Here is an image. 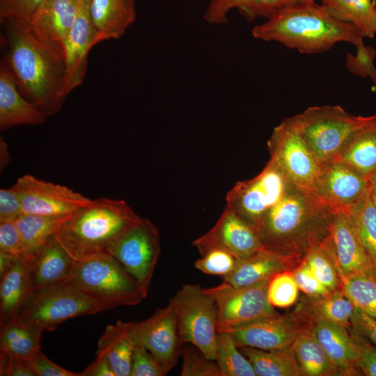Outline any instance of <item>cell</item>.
I'll use <instances>...</instances> for the list:
<instances>
[{
    "label": "cell",
    "instance_id": "38",
    "mask_svg": "<svg viewBox=\"0 0 376 376\" xmlns=\"http://www.w3.org/2000/svg\"><path fill=\"white\" fill-rule=\"evenodd\" d=\"M215 361L221 376H256L251 363L227 331L217 332Z\"/></svg>",
    "mask_w": 376,
    "mask_h": 376
},
{
    "label": "cell",
    "instance_id": "8",
    "mask_svg": "<svg viewBox=\"0 0 376 376\" xmlns=\"http://www.w3.org/2000/svg\"><path fill=\"white\" fill-rule=\"evenodd\" d=\"M169 302L177 313L181 343L192 344L215 361L218 308L212 297L199 284L189 283L178 290Z\"/></svg>",
    "mask_w": 376,
    "mask_h": 376
},
{
    "label": "cell",
    "instance_id": "37",
    "mask_svg": "<svg viewBox=\"0 0 376 376\" xmlns=\"http://www.w3.org/2000/svg\"><path fill=\"white\" fill-rule=\"evenodd\" d=\"M346 212L376 269V207L369 192Z\"/></svg>",
    "mask_w": 376,
    "mask_h": 376
},
{
    "label": "cell",
    "instance_id": "26",
    "mask_svg": "<svg viewBox=\"0 0 376 376\" xmlns=\"http://www.w3.org/2000/svg\"><path fill=\"white\" fill-rule=\"evenodd\" d=\"M0 278V322H3L17 315L33 291L28 255H18L12 267Z\"/></svg>",
    "mask_w": 376,
    "mask_h": 376
},
{
    "label": "cell",
    "instance_id": "55",
    "mask_svg": "<svg viewBox=\"0 0 376 376\" xmlns=\"http://www.w3.org/2000/svg\"><path fill=\"white\" fill-rule=\"evenodd\" d=\"M0 145H1V166L2 168V167H4L6 164L8 163V162L9 161L8 160L9 153L8 152L5 154L4 152L6 150V148H7V145L3 141V139H2V137H1Z\"/></svg>",
    "mask_w": 376,
    "mask_h": 376
},
{
    "label": "cell",
    "instance_id": "5",
    "mask_svg": "<svg viewBox=\"0 0 376 376\" xmlns=\"http://www.w3.org/2000/svg\"><path fill=\"white\" fill-rule=\"evenodd\" d=\"M68 283L105 306L108 310L120 306L137 305L148 291L113 256L105 254L76 261Z\"/></svg>",
    "mask_w": 376,
    "mask_h": 376
},
{
    "label": "cell",
    "instance_id": "41",
    "mask_svg": "<svg viewBox=\"0 0 376 376\" xmlns=\"http://www.w3.org/2000/svg\"><path fill=\"white\" fill-rule=\"evenodd\" d=\"M237 258L221 249H212L196 260L194 267L204 274L220 276L222 278L234 268Z\"/></svg>",
    "mask_w": 376,
    "mask_h": 376
},
{
    "label": "cell",
    "instance_id": "1",
    "mask_svg": "<svg viewBox=\"0 0 376 376\" xmlns=\"http://www.w3.org/2000/svg\"><path fill=\"white\" fill-rule=\"evenodd\" d=\"M2 22L8 47L3 61L17 87L47 117L56 114L66 97L64 51L40 38L30 24Z\"/></svg>",
    "mask_w": 376,
    "mask_h": 376
},
{
    "label": "cell",
    "instance_id": "49",
    "mask_svg": "<svg viewBox=\"0 0 376 376\" xmlns=\"http://www.w3.org/2000/svg\"><path fill=\"white\" fill-rule=\"evenodd\" d=\"M29 363L36 376H80L79 373L69 371L54 363L40 350L31 357Z\"/></svg>",
    "mask_w": 376,
    "mask_h": 376
},
{
    "label": "cell",
    "instance_id": "52",
    "mask_svg": "<svg viewBox=\"0 0 376 376\" xmlns=\"http://www.w3.org/2000/svg\"><path fill=\"white\" fill-rule=\"evenodd\" d=\"M350 327L376 345V320L357 307L351 318Z\"/></svg>",
    "mask_w": 376,
    "mask_h": 376
},
{
    "label": "cell",
    "instance_id": "53",
    "mask_svg": "<svg viewBox=\"0 0 376 376\" xmlns=\"http://www.w3.org/2000/svg\"><path fill=\"white\" fill-rule=\"evenodd\" d=\"M79 373L80 376H116L107 357L102 354H97L96 359Z\"/></svg>",
    "mask_w": 376,
    "mask_h": 376
},
{
    "label": "cell",
    "instance_id": "54",
    "mask_svg": "<svg viewBox=\"0 0 376 376\" xmlns=\"http://www.w3.org/2000/svg\"><path fill=\"white\" fill-rule=\"evenodd\" d=\"M17 256L0 251V277L12 267Z\"/></svg>",
    "mask_w": 376,
    "mask_h": 376
},
{
    "label": "cell",
    "instance_id": "35",
    "mask_svg": "<svg viewBox=\"0 0 376 376\" xmlns=\"http://www.w3.org/2000/svg\"><path fill=\"white\" fill-rule=\"evenodd\" d=\"M69 215L46 216L22 213L18 216L14 221L22 236L24 253L34 251L54 236Z\"/></svg>",
    "mask_w": 376,
    "mask_h": 376
},
{
    "label": "cell",
    "instance_id": "45",
    "mask_svg": "<svg viewBox=\"0 0 376 376\" xmlns=\"http://www.w3.org/2000/svg\"><path fill=\"white\" fill-rule=\"evenodd\" d=\"M170 370L145 347L135 345L130 376H164Z\"/></svg>",
    "mask_w": 376,
    "mask_h": 376
},
{
    "label": "cell",
    "instance_id": "11",
    "mask_svg": "<svg viewBox=\"0 0 376 376\" xmlns=\"http://www.w3.org/2000/svg\"><path fill=\"white\" fill-rule=\"evenodd\" d=\"M312 324L300 304L284 315L276 313L222 331L231 334L238 347L269 350L291 347L297 336Z\"/></svg>",
    "mask_w": 376,
    "mask_h": 376
},
{
    "label": "cell",
    "instance_id": "17",
    "mask_svg": "<svg viewBox=\"0 0 376 376\" xmlns=\"http://www.w3.org/2000/svg\"><path fill=\"white\" fill-rule=\"evenodd\" d=\"M199 253L221 249L237 259L246 257L263 248L255 230L226 205L214 226L193 241Z\"/></svg>",
    "mask_w": 376,
    "mask_h": 376
},
{
    "label": "cell",
    "instance_id": "40",
    "mask_svg": "<svg viewBox=\"0 0 376 376\" xmlns=\"http://www.w3.org/2000/svg\"><path fill=\"white\" fill-rule=\"evenodd\" d=\"M299 290L292 271L285 270L271 278L267 288V298L273 307L288 308L297 301Z\"/></svg>",
    "mask_w": 376,
    "mask_h": 376
},
{
    "label": "cell",
    "instance_id": "22",
    "mask_svg": "<svg viewBox=\"0 0 376 376\" xmlns=\"http://www.w3.org/2000/svg\"><path fill=\"white\" fill-rule=\"evenodd\" d=\"M15 77L3 61L0 66V129L42 124L47 116L21 96Z\"/></svg>",
    "mask_w": 376,
    "mask_h": 376
},
{
    "label": "cell",
    "instance_id": "18",
    "mask_svg": "<svg viewBox=\"0 0 376 376\" xmlns=\"http://www.w3.org/2000/svg\"><path fill=\"white\" fill-rule=\"evenodd\" d=\"M90 0H78L73 25L65 40V96L81 85L88 65V55L94 47L95 31L89 10Z\"/></svg>",
    "mask_w": 376,
    "mask_h": 376
},
{
    "label": "cell",
    "instance_id": "23",
    "mask_svg": "<svg viewBox=\"0 0 376 376\" xmlns=\"http://www.w3.org/2000/svg\"><path fill=\"white\" fill-rule=\"evenodd\" d=\"M334 160L347 164L370 179L376 175V113L363 117Z\"/></svg>",
    "mask_w": 376,
    "mask_h": 376
},
{
    "label": "cell",
    "instance_id": "7",
    "mask_svg": "<svg viewBox=\"0 0 376 376\" xmlns=\"http://www.w3.org/2000/svg\"><path fill=\"white\" fill-rule=\"evenodd\" d=\"M106 311L102 304L75 285L65 283L33 290L16 316L45 331L55 330L67 320Z\"/></svg>",
    "mask_w": 376,
    "mask_h": 376
},
{
    "label": "cell",
    "instance_id": "36",
    "mask_svg": "<svg viewBox=\"0 0 376 376\" xmlns=\"http://www.w3.org/2000/svg\"><path fill=\"white\" fill-rule=\"evenodd\" d=\"M303 261L331 292L341 288L337 263L329 233L307 249Z\"/></svg>",
    "mask_w": 376,
    "mask_h": 376
},
{
    "label": "cell",
    "instance_id": "15",
    "mask_svg": "<svg viewBox=\"0 0 376 376\" xmlns=\"http://www.w3.org/2000/svg\"><path fill=\"white\" fill-rule=\"evenodd\" d=\"M129 334L135 345L145 347L170 370L177 364L182 343L177 313L171 303L143 321L131 322Z\"/></svg>",
    "mask_w": 376,
    "mask_h": 376
},
{
    "label": "cell",
    "instance_id": "31",
    "mask_svg": "<svg viewBox=\"0 0 376 376\" xmlns=\"http://www.w3.org/2000/svg\"><path fill=\"white\" fill-rule=\"evenodd\" d=\"M238 347L251 363L256 376H301L291 347L269 350Z\"/></svg>",
    "mask_w": 376,
    "mask_h": 376
},
{
    "label": "cell",
    "instance_id": "14",
    "mask_svg": "<svg viewBox=\"0 0 376 376\" xmlns=\"http://www.w3.org/2000/svg\"><path fill=\"white\" fill-rule=\"evenodd\" d=\"M19 196L22 213L46 216L69 215L92 199L63 185L24 175L12 187Z\"/></svg>",
    "mask_w": 376,
    "mask_h": 376
},
{
    "label": "cell",
    "instance_id": "13",
    "mask_svg": "<svg viewBox=\"0 0 376 376\" xmlns=\"http://www.w3.org/2000/svg\"><path fill=\"white\" fill-rule=\"evenodd\" d=\"M159 233L147 218H142L111 248L116 258L148 292L160 255Z\"/></svg>",
    "mask_w": 376,
    "mask_h": 376
},
{
    "label": "cell",
    "instance_id": "19",
    "mask_svg": "<svg viewBox=\"0 0 376 376\" xmlns=\"http://www.w3.org/2000/svg\"><path fill=\"white\" fill-rule=\"evenodd\" d=\"M328 233L340 279L359 274L376 276V269L346 212H334Z\"/></svg>",
    "mask_w": 376,
    "mask_h": 376
},
{
    "label": "cell",
    "instance_id": "56",
    "mask_svg": "<svg viewBox=\"0 0 376 376\" xmlns=\"http://www.w3.org/2000/svg\"><path fill=\"white\" fill-rule=\"evenodd\" d=\"M370 194L372 201L376 207V175L370 178Z\"/></svg>",
    "mask_w": 376,
    "mask_h": 376
},
{
    "label": "cell",
    "instance_id": "47",
    "mask_svg": "<svg viewBox=\"0 0 376 376\" xmlns=\"http://www.w3.org/2000/svg\"><path fill=\"white\" fill-rule=\"evenodd\" d=\"M350 333L353 341L357 368L365 375L376 376V349L363 336L352 329Z\"/></svg>",
    "mask_w": 376,
    "mask_h": 376
},
{
    "label": "cell",
    "instance_id": "30",
    "mask_svg": "<svg viewBox=\"0 0 376 376\" xmlns=\"http://www.w3.org/2000/svg\"><path fill=\"white\" fill-rule=\"evenodd\" d=\"M300 0H211L204 19L210 24L228 22V14L237 10L247 20L257 17H269L279 9Z\"/></svg>",
    "mask_w": 376,
    "mask_h": 376
},
{
    "label": "cell",
    "instance_id": "48",
    "mask_svg": "<svg viewBox=\"0 0 376 376\" xmlns=\"http://www.w3.org/2000/svg\"><path fill=\"white\" fill-rule=\"evenodd\" d=\"M0 251L14 255L24 253L22 236L14 221H0Z\"/></svg>",
    "mask_w": 376,
    "mask_h": 376
},
{
    "label": "cell",
    "instance_id": "51",
    "mask_svg": "<svg viewBox=\"0 0 376 376\" xmlns=\"http://www.w3.org/2000/svg\"><path fill=\"white\" fill-rule=\"evenodd\" d=\"M22 213V204L16 191L10 187L0 189V221H15Z\"/></svg>",
    "mask_w": 376,
    "mask_h": 376
},
{
    "label": "cell",
    "instance_id": "28",
    "mask_svg": "<svg viewBox=\"0 0 376 376\" xmlns=\"http://www.w3.org/2000/svg\"><path fill=\"white\" fill-rule=\"evenodd\" d=\"M131 322L118 320L107 327L97 343V354H104L116 376H130L135 344L129 334Z\"/></svg>",
    "mask_w": 376,
    "mask_h": 376
},
{
    "label": "cell",
    "instance_id": "6",
    "mask_svg": "<svg viewBox=\"0 0 376 376\" xmlns=\"http://www.w3.org/2000/svg\"><path fill=\"white\" fill-rule=\"evenodd\" d=\"M364 116L339 105L315 106L286 118L300 135L320 166L334 159Z\"/></svg>",
    "mask_w": 376,
    "mask_h": 376
},
{
    "label": "cell",
    "instance_id": "33",
    "mask_svg": "<svg viewBox=\"0 0 376 376\" xmlns=\"http://www.w3.org/2000/svg\"><path fill=\"white\" fill-rule=\"evenodd\" d=\"M331 13L357 27L364 38L376 35V9L373 0H320Z\"/></svg>",
    "mask_w": 376,
    "mask_h": 376
},
{
    "label": "cell",
    "instance_id": "50",
    "mask_svg": "<svg viewBox=\"0 0 376 376\" xmlns=\"http://www.w3.org/2000/svg\"><path fill=\"white\" fill-rule=\"evenodd\" d=\"M0 375L36 376L29 359H21L3 351H1L0 354Z\"/></svg>",
    "mask_w": 376,
    "mask_h": 376
},
{
    "label": "cell",
    "instance_id": "3",
    "mask_svg": "<svg viewBox=\"0 0 376 376\" xmlns=\"http://www.w3.org/2000/svg\"><path fill=\"white\" fill-rule=\"evenodd\" d=\"M252 35L264 41L278 42L302 54L326 52L340 42L354 45L363 39L354 25L340 21L322 4L298 1L255 26Z\"/></svg>",
    "mask_w": 376,
    "mask_h": 376
},
{
    "label": "cell",
    "instance_id": "16",
    "mask_svg": "<svg viewBox=\"0 0 376 376\" xmlns=\"http://www.w3.org/2000/svg\"><path fill=\"white\" fill-rule=\"evenodd\" d=\"M370 186V178L333 160L320 166L311 191L334 212H347L369 192Z\"/></svg>",
    "mask_w": 376,
    "mask_h": 376
},
{
    "label": "cell",
    "instance_id": "12",
    "mask_svg": "<svg viewBox=\"0 0 376 376\" xmlns=\"http://www.w3.org/2000/svg\"><path fill=\"white\" fill-rule=\"evenodd\" d=\"M267 145L270 159L289 181L299 188L311 191L320 166L287 119L274 128Z\"/></svg>",
    "mask_w": 376,
    "mask_h": 376
},
{
    "label": "cell",
    "instance_id": "25",
    "mask_svg": "<svg viewBox=\"0 0 376 376\" xmlns=\"http://www.w3.org/2000/svg\"><path fill=\"white\" fill-rule=\"evenodd\" d=\"M77 10V0H45L31 26L40 38L64 51Z\"/></svg>",
    "mask_w": 376,
    "mask_h": 376
},
{
    "label": "cell",
    "instance_id": "29",
    "mask_svg": "<svg viewBox=\"0 0 376 376\" xmlns=\"http://www.w3.org/2000/svg\"><path fill=\"white\" fill-rule=\"evenodd\" d=\"M301 376H338L340 370L317 340L312 324L304 329L291 345Z\"/></svg>",
    "mask_w": 376,
    "mask_h": 376
},
{
    "label": "cell",
    "instance_id": "57",
    "mask_svg": "<svg viewBox=\"0 0 376 376\" xmlns=\"http://www.w3.org/2000/svg\"><path fill=\"white\" fill-rule=\"evenodd\" d=\"M373 3H374V6H375V8L376 9V0H373Z\"/></svg>",
    "mask_w": 376,
    "mask_h": 376
},
{
    "label": "cell",
    "instance_id": "9",
    "mask_svg": "<svg viewBox=\"0 0 376 376\" xmlns=\"http://www.w3.org/2000/svg\"><path fill=\"white\" fill-rule=\"evenodd\" d=\"M291 185L270 159L257 175L237 182L228 191L226 205L254 229L262 217L281 198Z\"/></svg>",
    "mask_w": 376,
    "mask_h": 376
},
{
    "label": "cell",
    "instance_id": "2",
    "mask_svg": "<svg viewBox=\"0 0 376 376\" xmlns=\"http://www.w3.org/2000/svg\"><path fill=\"white\" fill-rule=\"evenodd\" d=\"M334 213L311 191L292 184L254 230L263 248L303 258L328 233Z\"/></svg>",
    "mask_w": 376,
    "mask_h": 376
},
{
    "label": "cell",
    "instance_id": "34",
    "mask_svg": "<svg viewBox=\"0 0 376 376\" xmlns=\"http://www.w3.org/2000/svg\"><path fill=\"white\" fill-rule=\"evenodd\" d=\"M299 304L311 319H324L347 329L351 327L355 306L341 288L324 297H306Z\"/></svg>",
    "mask_w": 376,
    "mask_h": 376
},
{
    "label": "cell",
    "instance_id": "58",
    "mask_svg": "<svg viewBox=\"0 0 376 376\" xmlns=\"http://www.w3.org/2000/svg\"><path fill=\"white\" fill-rule=\"evenodd\" d=\"M300 1H316L317 0H300Z\"/></svg>",
    "mask_w": 376,
    "mask_h": 376
},
{
    "label": "cell",
    "instance_id": "4",
    "mask_svg": "<svg viewBox=\"0 0 376 376\" xmlns=\"http://www.w3.org/2000/svg\"><path fill=\"white\" fill-rule=\"evenodd\" d=\"M141 217L124 200L100 198L72 214L54 237L75 261L109 254Z\"/></svg>",
    "mask_w": 376,
    "mask_h": 376
},
{
    "label": "cell",
    "instance_id": "43",
    "mask_svg": "<svg viewBox=\"0 0 376 376\" xmlns=\"http://www.w3.org/2000/svg\"><path fill=\"white\" fill-rule=\"evenodd\" d=\"M356 54L348 53L346 56L345 66L354 75L369 77L376 86V68L374 65L375 51L371 47L364 45L363 40L357 42Z\"/></svg>",
    "mask_w": 376,
    "mask_h": 376
},
{
    "label": "cell",
    "instance_id": "42",
    "mask_svg": "<svg viewBox=\"0 0 376 376\" xmlns=\"http://www.w3.org/2000/svg\"><path fill=\"white\" fill-rule=\"evenodd\" d=\"M181 355V376H221L216 361L207 358L197 348L186 347Z\"/></svg>",
    "mask_w": 376,
    "mask_h": 376
},
{
    "label": "cell",
    "instance_id": "59",
    "mask_svg": "<svg viewBox=\"0 0 376 376\" xmlns=\"http://www.w3.org/2000/svg\"><path fill=\"white\" fill-rule=\"evenodd\" d=\"M77 1H78V0H77Z\"/></svg>",
    "mask_w": 376,
    "mask_h": 376
},
{
    "label": "cell",
    "instance_id": "44",
    "mask_svg": "<svg viewBox=\"0 0 376 376\" xmlns=\"http://www.w3.org/2000/svg\"><path fill=\"white\" fill-rule=\"evenodd\" d=\"M45 0H0L2 21H16L30 24Z\"/></svg>",
    "mask_w": 376,
    "mask_h": 376
},
{
    "label": "cell",
    "instance_id": "21",
    "mask_svg": "<svg viewBox=\"0 0 376 376\" xmlns=\"http://www.w3.org/2000/svg\"><path fill=\"white\" fill-rule=\"evenodd\" d=\"M26 254L31 265L33 290L69 283L76 261L54 235Z\"/></svg>",
    "mask_w": 376,
    "mask_h": 376
},
{
    "label": "cell",
    "instance_id": "46",
    "mask_svg": "<svg viewBox=\"0 0 376 376\" xmlns=\"http://www.w3.org/2000/svg\"><path fill=\"white\" fill-rule=\"evenodd\" d=\"M292 274L300 291L310 298H320L331 291L322 283L303 261L292 270Z\"/></svg>",
    "mask_w": 376,
    "mask_h": 376
},
{
    "label": "cell",
    "instance_id": "27",
    "mask_svg": "<svg viewBox=\"0 0 376 376\" xmlns=\"http://www.w3.org/2000/svg\"><path fill=\"white\" fill-rule=\"evenodd\" d=\"M313 333L341 375H358L353 341L347 329L324 319H311Z\"/></svg>",
    "mask_w": 376,
    "mask_h": 376
},
{
    "label": "cell",
    "instance_id": "24",
    "mask_svg": "<svg viewBox=\"0 0 376 376\" xmlns=\"http://www.w3.org/2000/svg\"><path fill=\"white\" fill-rule=\"evenodd\" d=\"M89 10L95 31L94 45L120 38L136 16L134 0H90Z\"/></svg>",
    "mask_w": 376,
    "mask_h": 376
},
{
    "label": "cell",
    "instance_id": "20",
    "mask_svg": "<svg viewBox=\"0 0 376 376\" xmlns=\"http://www.w3.org/2000/svg\"><path fill=\"white\" fill-rule=\"evenodd\" d=\"M302 259L262 248L237 259L233 269L222 279L235 288L247 287L270 279L279 272L292 270Z\"/></svg>",
    "mask_w": 376,
    "mask_h": 376
},
{
    "label": "cell",
    "instance_id": "39",
    "mask_svg": "<svg viewBox=\"0 0 376 376\" xmlns=\"http://www.w3.org/2000/svg\"><path fill=\"white\" fill-rule=\"evenodd\" d=\"M340 279L341 288L354 306L376 320V276L359 274Z\"/></svg>",
    "mask_w": 376,
    "mask_h": 376
},
{
    "label": "cell",
    "instance_id": "32",
    "mask_svg": "<svg viewBox=\"0 0 376 376\" xmlns=\"http://www.w3.org/2000/svg\"><path fill=\"white\" fill-rule=\"evenodd\" d=\"M43 331L39 327L22 322L17 316L1 322L0 351L24 359H29L41 350Z\"/></svg>",
    "mask_w": 376,
    "mask_h": 376
},
{
    "label": "cell",
    "instance_id": "10",
    "mask_svg": "<svg viewBox=\"0 0 376 376\" xmlns=\"http://www.w3.org/2000/svg\"><path fill=\"white\" fill-rule=\"evenodd\" d=\"M270 279L244 288L223 281L217 286L204 288L217 306V331L276 314L267 298Z\"/></svg>",
    "mask_w": 376,
    "mask_h": 376
}]
</instances>
